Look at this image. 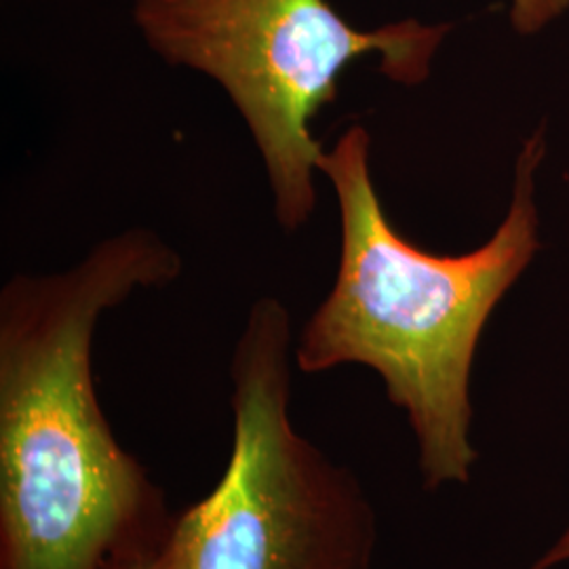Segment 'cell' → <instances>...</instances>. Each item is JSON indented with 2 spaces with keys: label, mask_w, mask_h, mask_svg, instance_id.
<instances>
[{
  "label": "cell",
  "mask_w": 569,
  "mask_h": 569,
  "mask_svg": "<svg viewBox=\"0 0 569 569\" xmlns=\"http://www.w3.org/2000/svg\"><path fill=\"white\" fill-rule=\"evenodd\" d=\"M178 251L148 228L0 291V569H138L173 523L163 489L117 441L93 380L103 312L171 283Z\"/></svg>",
  "instance_id": "6da1fadb"
},
{
  "label": "cell",
  "mask_w": 569,
  "mask_h": 569,
  "mask_svg": "<svg viewBox=\"0 0 569 569\" xmlns=\"http://www.w3.org/2000/svg\"><path fill=\"white\" fill-rule=\"evenodd\" d=\"M369 143L366 127L355 124L321 161L340 207V264L293 359L302 373L371 367L407 413L425 486H465L477 458L470 443L477 345L538 249L533 176L545 154L542 131L517 159L505 222L465 256L427 253L392 228L371 180Z\"/></svg>",
  "instance_id": "7a4b0ae2"
},
{
  "label": "cell",
  "mask_w": 569,
  "mask_h": 569,
  "mask_svg": "<svg viewBox=\"0 0 569 569\" xmlns=\"http://www.w3.org/2000/svg\"><path fill=\"white\" fill-rule=\"evenodd\" d=\"M133 21L161 60L224 89L262 157L284 232L317 209L326 148L312 121L336 100L340 74L376 53L390 81H427L451 28L403 20L359 30L327 0H136Z\"/></svg>",
  "instance_id": "3957f363"
},
{
  "label": "cell",
  "mask_w": 569,
  "mask_h": 569,
  "mask_svg": "<svg viewBox=\"0 0 569 569\" xmlns=\"http://www.w3.org/2000/svg\"><path fill=\"white\" fill-rule=\"evenodd\" d=\"M291 352L283 302L258 298L230 361L224 475L173 517L150 569H371L378 529L366 489L289 418Z\"/></svg>",
  "instance_id": "277c9868"
},
{
  "label": "cell",
  "mask_w": 569,
  "mask_h": 569,
  "mask_svg": "<svg viewBox=\"0 0 569 569\" xmlns=\"http://www.w3.org/2000/svg\"><path fill=\"white\" fill-rule=\"evenodd\" d=\"M569 9V0H512L510 20L517 32L536 34Z\"/></svg>",
  "instance_id": "5b68a950"
},
{
  "label": "cell",
  "mask_w": 569,
  "mask_h": 569,
  "mask_svg": "<svg viewBox=\"0 0 569 569\" xmlns=\"http://www.w3.org/2000/svg\"><path fill=\"white\" fill-rule=\"evenodd\" d=\"M563 561H569V528L568 531L557 540V545L550 547V549L540 557V561H536L529 569H552L555 566L563 563Z\"/></svg>",
  "instance_id": "8992f818"
},
{
  "label": "cell",
  "mask_w": 569,
  "mask_h": 569,
  "mask_svg": "<svg viewBox=\"0 0 569 569\" xmlns=\"http://www.w3.org/2000/svg\"><path fill=\"white\" fill-rule=\"evenodd\" d=\"M152 561H154V559H152ZM152 561H150V563H146V566H142V568L138 569H150V566H152Z\"/></svg>",
  "instance_id": "52a82bcc"
}]
</instances>
